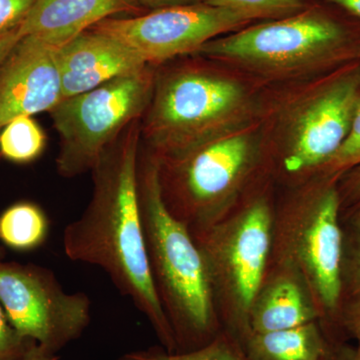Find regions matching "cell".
Instances as JSON below:
<instances>
[{"label":"cell","mask_w":360,"mask_h":360,"mask_svg":"<svg viewBox=\"0 0 360 360\" xmlns=\"http://www.w3.org/2000/svg\"><path fill=\"white\" fill-rule=\"evenodd\" d=\"M141 120L122 132L90 172L91 200L65 227L63 250L72 262L103 269L146 317L162 347L176 352L174 330L151 276L142 226L137 186Z\"/></svg>","instance_id":"cell-1"},{"label":"cell","mask_w":360,"mask_h":360,"mask_svg":"<svg viewBox=\"0 0 360 360\" xmlns=\"http://www.w3.org/2000/svg\"><path fill=\"white\" fill-rule=\"evenodd\" d=\"M137 186L146 252L156 292L174 330L177 352L196 349L221 330L207 269L184 222L167 210L158 160L141 144Z\"/></svg>","instance_id":"cell-2"},{"label":"cell","mask_w":360,"mask_h":360,"mask_svg":"<svg viewBox=\"0 0 360 360\" xmlns=\"http://www.w3.org/2000/svg\"><path fill=\"white\" fill-rule=\"evenodd\" d=\"M322 1L210 40L193 56L270 77L333 71L359 60L360 20Z\"/></svg>","instance_id":"cell-3"},{"label":"cell","mask_w":360,"mask_h":360,"mask_svg":"<svg viewBox=\"0 0 360 360\" xmlns=\"http://www.w3.org/2000/svg\"><path fill=\"white\" fill-rule=\"evenodd\" d=\"M253 108L248 87L212 66L187 61L156 68L141 142L156 156L179 155L248 127Z\"/></svg>","instance_id":"cell-4"},{"label":"cell","mask_w":360,"mask_h":360,"mask_svg":"<svg viewBox=\"0 0 360 360\" xmlns=\"http://www.w3.org/2000/svg\"><path fill=\"white\" fill-rule=\"evenodd\" d=\"M155 158L163 201L193 236L243 200L259 165L260 143L245 127L179 155Z\"/></svg>","instance_id":"cell-5"},{"label":"cell","mask_w":360,"mask_h":360,"mask_svg":"<svg viewBox=\"0 0 360 360\" xmlns=\"http://www.w3.org/2000/svg\"><path fill=\"white\" fill-rule=\"evenodd\" d=\"M270 264L302 279L321 316L341 307L342 229L338 179L314 176L283 207H276Z\"/></svg>","instance_id":"cell-6"},{"label":"cell","mask_w":360,"mask_h":360,"mask_svg":"<svg viewBox=\"0 0 360 360\" xmlns=\"http://www.w3.org/2000/svg\"><path fill=\"white\" fill-rule=\"evenodd\" d=\"M276 205L266 191L243 198L226 217L193 236L202 255L222 328L239 340L269 270Z\"/></svg>","instance_id":"cell-7"},{"label":"cell","mask_w":360,"mask_h":360,"mask_svg":"<svg viewBox=\"0 0 360 360\" xmlns=\"http://www.w3.org/2000/svg\"><path fill=\"white\" fill-rule=\"evenodd\" d=\"M156 68L148 65L66 97L49 112L59 136L60 176L73 179L91 172L122 132L141 120L153 97Z\"/></svg>","instance_id":"cell-8"},{"label":"cell","mask_w":360,"mask_h":360,"mask_svg":"<svg viewBox=\"0 0 360 360\" xmlns=\"http://www.w3.org/2000/svg\"><path fill=\"white\" fill-rule=\"evenodd\" d=\"M360 101V60L329 71L285 115L281 165L290 176H315L347 139Z\"/></svg>","instance_id":"cell-9"},{"label":"cell","mask_w":360,"mask_h":360,"mask_svg":"<svg viewBox=\"0 0 360 360\" xmlns=\"http://www.w3.org/2000/svg\"><path fill=\"white\" fill-rule=\"evenodd\" d=\"M0 303L21 336L58 354L91 321L86 293L68 292L51 270L0 260Z\"/></svg>","instance_id":"cell-10"},{"label":"cell","mask_w":360,"mask_h":360,"mask_svg":"<svg viewBox=\"0 0 360 360\" xmlns=\"http://www.w3.org/2000/svg\"><path fill=\"white\" fill-rule=\"evenodd\" d=\"M248 14L203 4L167 7L125 18H106L89 30L106 33L160 65L195 54L210 40L253 22Z\"/></svg>","instance_id":"cell-11"},{"label":"cell","mask_w":360,"mask_h":360,"mask_svg":"<svg viewBox=\"0 0 360 360\" xmlns=\"http://www.w3.org/2000/svg\"><path fill=\"white\" fill-rule=\"evenodd\" d=\"M63 98L56 47L21 37L0 65V129L14 118L51 112Z\"/></svg>","instance_id":"cell-12"},{"label":"cell","mask_w":360,"mask_h":360,"mask_svg":"<svg viewBox=\"0 0 360 360\" xmlns=\"http://www.w3.org/2000/svg\"><path fill=\"white\" fill-rule=\"evenodd\" d=\"M56 52L65 98L148 65L127 45L94 30L80 33Z\"/></svg>","instance_id":"cell-13"},{"label":"cell","mask_w":360,"mask_h":360,"mask_svg":"<svg viewBox=\"0 0 360 360\" xmlns=\"http://www.w3.org/2000/svg\"><path fill=\"white\" fill-rule=\"evenodd\" d=\"M143 13L132 0H35L20 32L58 49L106 18Z\"/></svg>","instance_id":"cell-14"},{"label":"cell","mask_w":360,"mask_h":360,"mask_svg":"<svg viewBox=\"0 0 360 360\" xmlns=\"http://www.w3.org/2000/svg\"><path fill=\"white\" fill-rule=\"evenodd\" d=\"M319 319L321 314L300 276L288 267L269 264L251 304L248 333L283 330Z\"/></svg>","instance_id":"cell-15"},{"label":"cell","mask_w":360,"mask_h":360,"mask_svg":"<svg viewBox=\"0 0 360 360\" xmlns=\"http://www.w3.org/2000/svg\"><path fill=\"white\" fill-rule=\"evenodd\" d=\"M250 360H326L317 321L270 333H248L240 340Z\"/></svg>","instance_id":"cell-16"},{"label":"cell","mask_w":360,"mask_h":360,"mask_svg":"<svg viewBox=\"0 0 360 360\" xmlns=\"http://www.w3.org/2000/svg\"><path fill=\"white\" fill-rule=\"evenodd\" d=\"M49 220L40 206L21 201L0 214V241L18 251L33 250L45 243Z\"/></svg>","instance_id":"cell-17"},{"label":"cell","mask_w":360,"mask_h":360,"mask_svg":"<svg viewBox=\"0 0 360 360\" xmlns=\"http://www.w3.org/2000/svg\"><path fill=\"white\" fill-rule=\"evenodd\" d=\"M45 146L46 136L32 116L14 118L0 130V155L11 162H32Z\"/></svg>","instance_id":"cell-18"},{"label":"cell","mask_w":360,"mask_h":360,"mask_svg":"<svg viewBox=\"0 0 360 360\" xmlns=\"http://www.w3.org/2000/svg\"><path fill=\"white\" fill-rule=\"evenodd\" d=\"M343 193L360 200V101L345 142L315 176L338 179Z\"/></svg>","instance_id":"cell-19"},{"label":"cell","mask_w":360,"mask_h":360,"mask_svg":"<svg viewBox=\"0 0 360 360\" xmlns=\"http://www.w3.org/2000/svg\"><path fill=\"white\" fill-rule=\"evenodd\" d=\"M132 354L141 360H250L238 338L226 329L191 352H167L163 347H150Z\"/></svg>","instance_id":"cell-20"},{"label":"cell","mask_w":360,"mask_h":360,"mask_svg":"<svg viewBox=\"0 0 360 360\" xmlns=\"http://www.w3.org/2000/svg\"><path fill=\"white\" fill-rule=\"evenodd\" d=\"M342 229V286L345 295L360 292V200L341 217Z\"/></svg>","instance_id":"cell-21"},{"label":"cell","mask_w":360,"mask_h":360,"mask_svg":"<svg viewBox=\"0 0 360 360\" xmlns=\"http://www.w3.org/2000/svg\"><path fill=\"white\" fill-rule=\"evenodd\" d=\"M205 4L248 14L253 20H271L300 13L309 0H205Z\"/></svg>","instance_id":"cell-22"},{"label":"cell","mask_w":360,"mask_h":360,"mask_svg":"<svg viewBox=\"0 0 360 360\" xmlns=\"http://www.w3.org/2000/svg\"><path fill=\"white\" fill-rule=\"evenodd\" d=\"M37 345L21 336L11 326L0 303V360H21Z\"/></svg>","instance_id":"cell-23"},{"label":"cell","mask_w":360,"mask_h":360,"mask_svg":"<svg viewBox=\"0 0 360 360\" xmlns=\"http://www.w3.org/2000/svg\"><path fill=\"white\" fill-rule=\"evenodd\" d=\"M35 0H0V37L20 30Z\"/></svg>","instance_id":"cell-24"},{"label":"cell","mask_w":360,"mask_h":360,"mask_svg":"<svg viewBox=\"0 0 360 360\" xmlns=\"http://www.w3.org/2000/svg\"><path fill=\"white\" fill-rule=\"evenodd\" d=\"M342 321L350 335L360 343V292L348 297L342 309Z\"/></svg>","instance_id":"cell-25"},{"label":"cell","mask_w":360,"mask_h":360,"mask_svg":"<svg viewBox=\"0 0 360 360\" xmlns=\"http://www.w3.org/2000/svg\"><path fill=\"white\" fill-rule=\"evenodd\" d=\"M132 1L146 13V11L167 8V7L203 4L205 0H132Z\"/></svg>","instance_id":"cell-26"},{"label":"cell","mask_w":360,"mask_h":360,"mask_svg":"<svg viewBox=\"0 0 360 360\" xmlns=\"http://www.w3.org/2000/svg\"><path fill=\"white\" fill-rule=\"evenodd\" d=\"M21 37H22V35L20 34V30H14L13 32L0 37V65H2L4 59L13 51L14 46L20 41Z\"/></svg>","instance_id":"cell-27"},{"label":"cell","mask_w":360,"mask_h":360,"mask_svg":"<svg viewBox=\"0 0 360 360\" xmlns=\"http://www.w3.org/2000/svg\"><path fill=\"white\" fill-rule=\"evenodd\" d=\"M324 1L340 7L350 15L360 20V0H324Z\"/></svg>","instance_id":"cell-28"},{"label":"cell","mask_w":360,"mask_h":360,"mask_svg":"<svg viewBox=\"0 0 360 360\" xmlns=\"http://www.w3.org/2000/svg\"><path fill=\"white\" fill-rule=\"evenodd\" d=\"M21 360H59V357L37 345Z\"/></svg>","instance_id":"cell-29"},{"label":"cell","mask_w":360,"mask_h":360,"mask_svg":"<svg viewBox=\"0 0 360 360\" xmlns=\"http://www.w3.org/2000/svg\"><path fill=\"white\" fill-rule=\"evenodd\" d=\"M115 360H141L139 359V357L135 356L132 352H129V354H127L124 355H122V356L118 357V359H116Z\"/></svg>","instance_id":"cell-30"},{"label":"cell","mask_w":360,"mask_h":360,"mask_svg":"<svg viewBox=\"0 0 360 360\" xmlns=\"http://www.w3.org/2000/svg\"><path fill=\"white\" fill-rule=\"evenodd\" d=\"M352 360H360V343H359V347L355 349V352H352Z\"/></svg>","instance_id":"cell-31"},{"label":"cell","mask_w":360,"mask_h":360,"mask_svg":"<svg viewBox=\"0 0 360 360\" xmlns=\"http://www.w3.org/2000/svg\"><path fill=\"white\" fill-rule=\"evenodd\" d=\"M340 360H352V352L349 354H343Z\"/></svg>","instance_id":"cell-32"},{"label":"cell","mask_w":360,"mask_h":360,"mask_svg":"<svg viewBox=\"0 0 360 360\" xmlns=\"http://www.w3.org/2000/svg\"><path fill=\"white\" fill-rule=\"evenodd\" d=\"M2 255H4V252H2L1 248H0V260H1Z\"/></svg>","instance_id":"cell-33"},{"label":"cell","mask_w":360,"mask_h":360,"mask_svg":"<svg viewBox=\"0 0 360 360\" xmlns=\"http://www.w3.org/2000/svg\"><path fill=\"white\" fill-rule=\"evenodd\" d=\"M359 60H360V56H359Z\"/></svg>","instance_id":"cell-34"},{"label":"cell","mask_w":360,"mask_h":360,"mask_svg":"<svg viewBox=\"0 0 360 360\" xmlns=\"http://www.w3.org/2000/svg\"><path fill=\"white\" fill-rule=\"evenodd\" d=\"M0 130H1V129H0Z\"/></svg>","instance_id":"cell-35"},{"label":"cell","mask_w":360,"mask_h":360,"mask_svg":"<svg viewBox=\"0 0 360 360\" xmlns=\"http://www.w3.org/2000/svg\"><path fill=\"white\" fill-rule=\"evenodd\" d=\"M326 360H328V359H326Z\"/></svg>","instance_id":"cell-36"}]
</instances>
